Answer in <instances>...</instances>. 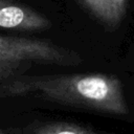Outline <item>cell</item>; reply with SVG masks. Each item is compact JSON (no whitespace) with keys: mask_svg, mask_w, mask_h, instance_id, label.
I'll return each instance as SVG.
<instances>
[{"mask_svg":"<svg viewBox=\"0 0 134 134\" xmlns=\"http://www.w3.org/2000/svg\"><path fill=\"white\" fill-rule=\"evenodd\" d=\"M51 27L43 14L16 0H0V28L18 31H39Z\"/></svg>","mask_w":134,"mask_h":134,"instance_id":"cell-3","label":"cell"},{"mask_svg":"<svg viewBox=\"0 0 134 134\" xmlns=\"http://www.w3.org/2000/svg\"><path fill=\"white\" fill-rule=\"evenodd\" d=\"M95 20L108 29H115L124 20L130 0H76Z\"/></svg>","mask_w":134,"mask_h":134,"instance_id":"cell-4","label":"cell"},{"mask_svg":"<svg viewBox=\"0 0 134 134\" xmlns=\"http://www.w3.org/2000/svg\"><path fill=\"white\" fill-rule=\"evenodd\" d=\"M81 55L49 39L0 36V85L22 75L35 64L76 66Z\"/></svg>","mask_w":134,"mask_h":134,"instance_id":"cell-2","label":"cell"},{"mask_svg":"<svg viewBox=\"0 0 134 134\" xmlns=\"http://www.w3.org/2000/svg\"><path fill=\"white\" fill-rule=\"evenodd\" d=\"M0 134H4V133H3V132H2L1 130H0Z\"/></svg>","mask_w":134,"mask_h":134,"instance_id":"cell-6","label":"cell"},{"mask_svg":"<svg viewBox=\"0 0 134 134\" xmlns=\"http://www.w3.org/2000/svg\"><path fill=\"white\" fill-rule=\"evenodd\" d=\"M25 95L116 116L130 113L122 84L112 74H22L0 85V97Z\"/></svg>","mask_w":134,"mask_h":134,"instance_id":"cell-1","label":"cell"},{"mask_svg":"<svg viewBox=\"0 0 134 134\" xmlns=\"http://www.w3.org/2000/svg\"><path fill=\"white\" fill-rule=\"evenodd\" d=\"M31 134H108L94 131L90 128L83 127L72 122H47L35 128Z\"/></svg>","mask_w":134,"mask_h":134,"instance_id":"cell-5","label":"cell"}]
</instances>
